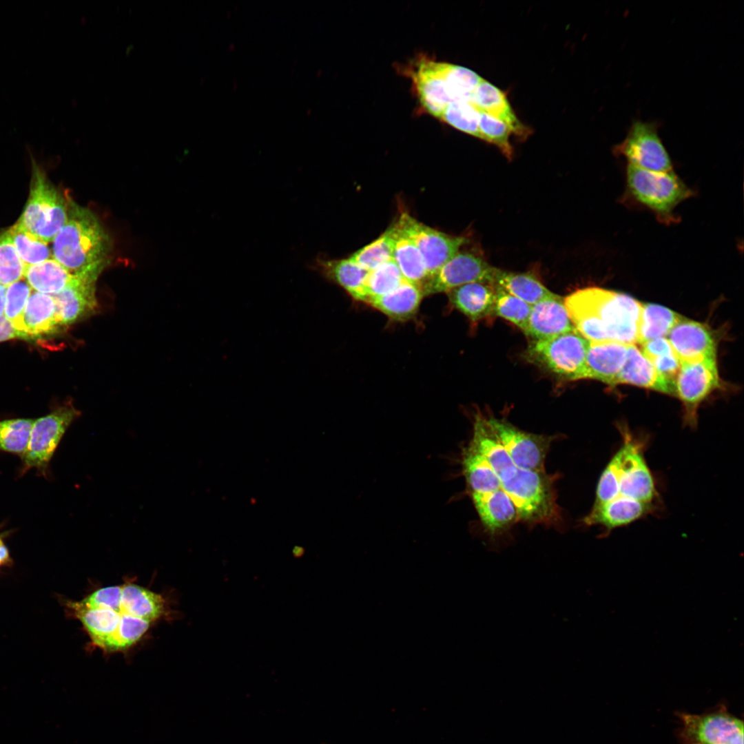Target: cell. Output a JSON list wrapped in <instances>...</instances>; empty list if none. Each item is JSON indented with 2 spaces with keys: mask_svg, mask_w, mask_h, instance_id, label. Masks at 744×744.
Here are the masks:
<instances>
[{
  "mask_svg": "<svg viewBox=\"0 0 744 744\" xmlns=\"http://www.w3.org/2000/svg\"><path fill=\"white\" fill-rule=\"evenodd\" d=\"M65 606L81 623L90 645L106 654L130 650L170 612L162 595L131 579L100 588L80 601H66Z\"/></svg>",
  "mask_w": 744,
  "mask_h": 744,
  "instance_id": "1",
  "label": "cell"
},
{
  "mask_svg": "<svg viewBox=\"0 0 744 744\" xmlns=\"http://www.w3.org/2000/svg\"><path fill=\"white\" fill-rule=\"evenodd\" d=\"M621 444L601 473L595 499L584 518L588 526L599 525L605 535L655 510L659 493L646 462V440L628 425L618 423Z\"/></svg>",
  "mask_w": 744,
  "mask_h": 744,
  "instance_id": "2",
  "label": "cell"
},
{
  "mask_svg": "<svg viewBox=\"0 0 744 744\" xmlns=\"http://www.w3.org/2000/svg\"><path fill=\"white\" fill-rule=\"evenodd\" d=\"M470 442L499 477L502 488L515 505L518 520L533 525H557L561 519L555 488L557 475L517 466L482 419L474 420Z\"/></svg>",
  "mask_w": 744,
  "mask_h": 744,
  "instance_id": "3",
  "label": "cell"
},
{
  "mask_svg": "<svg viewBox=\"0 0 744 744\" xmlns=\"http://www.w3.org/2000/svg\"><path fill=\"white\" fill-rule=\"evenodd\" d=\"M564 304L575 328L590 342L637 344L642 303L632 297L590 287L568 295Z\"/></svg>",
  "mask_w": 744,
  "mask_h": 744,
  "instance_id": "4",
  "label": "cell"
},
{
  "mask_svg": "<svg viewBox=\"0 0 744 744\" xmlns=\"http://www.w3.org/2000/svg\"><path fill=\"white\" fill-rule=\"evenodd\" d=\"M67 200V220L52 242V258L72 276L96 282L110 262L111 238L90 209Z\"/></svg>",
  "mask_w": 744,
  "mask_h": 744,
  "instance_id": "5",
  "label": "cell"
},
{
  "mask_svg": "<svg viewBox=\"0 0 744 744\" xmlns=\"http://www.w3.org/2000/svg\"><path fill=\"white\" fill-rule=\"evenodd\" d=\"M626 188L637 203L652 211L662 223L677 221L674 210L679 204L694 196L672 171L654 172L630 164L626 169Z\"/></svg>",
  "mask_w": 744,
  "mask_h": 744,
  "instance_id": "6",
  "label": "cell"
},
{
  "mask_svg": "<svg viewBox=\"0 0 744 744\" xmlns=\"http://www.w3.org/2000/svg\"><path fill=\"white\" fill-rule=\"evenodd\" d=\"M30 194L18 220L25 229L47 242L53 241L67 220L68 200L32 161Z\"/></svg>",
  "mask_w": 744,
  "mask_h": 744,
  "instance_id": "7",
  "label": "cell"
},
{
  "mask_svg": "<svg viewBox=\"0 0 744 744\" xmlns=\"http://www.w3.org/2000/svg\"><path fill=\"white\" fill-rule=\"evenodd\" d=\"M589 341L576 329L556 337L532 341L526 354L530 360L568 380L586 379Z\"/></svg>",
  "mask_w": 744,
  "mask_h": 744,
  "instance_id": "8",
  "label": "cell"
},
{
  "mask_svg": "<svg viewBox=\"0 0 744 744\" xmlns=\"http://www.w3.org/2000/svg\"><path fill=\"white\" fill-rule=\"evenodd\" d=\"M81 415L72 402L56 408L50 413L34 420L27 448L21 457L23 474L35 468L46 475L49 463L63 435Z\"/></svg>",
  "mask_w": 744,
  "mask_h": 744,
  "instance_id": "9",
  "label": "cell"
},
{
  "mask_svg": "<svg viewBox=\"0 0 744 744\" xmlns=\"http://www.w3.org/2000/svg\"><path fill=\"white\" fill-rule=\"evenodd\" d=\"M681 744H743V721L720 708L701 714L681 713Z\"/></svg>",
  "mask_w": 744,
  "mask_h": 744,
  "instance_id": "10",
  "label": "cell"
},
{
  "mask_svg": "<svg viewBox=\"0 0 744 744\" xmlns=\"http://www.w3.org/2000/svg\"><path fill=\"white\" fill-rule=\"evenodd\" d=\"M490 431L515 464L524 469L545 472V459L555 436L527 433L505 420L484 417Z\"/></svg>",
  "mask_w": 744,
  "mask_h": 744,
  "instance_id": "11",
  "label": "cell"
},
{
  "mask_svg": "<svg viewBox=\"0 0 744 744\" xmlns=\"http://www.w3.org/2000/svg\"><path fill=\"white\" fill-rule=\"evenodd\" d=\"M720 386L716 359L681 362L676 380V396L683 405L685 424L691 428L696 426L699 406Z\"/></svg>",
  "mask_w": 744,
  "mask_h": 744,
  "instance_id": "12",
  "label": "cell"
},
{
  "mask_svg": "<svg viewBox=\"0 0 744 744\" xmlns=\"http://www.w3.org/2000/svg\"><path fill=\"white\" fill-rule=\"evenodd\" d=\"M654 122L634 121L624 140L614 152L628 164L654 172L672 171L671 158L658 134Z\"/></svg>",
  "mask_w": 744,
  "mask_h": 744,
  "instance_id": "13",
  "label": "cell"
},
{
  "mask_svg": "<svg viewBox=\"0 0 744 744\" xmlns=\"http://www.w3.org/2000/svg\"><path fill=\"white\" fill-rule=\"evenodd\" d=\"M421 253L429 277L435 274L467 242L464 236H451L428 227L403 212L395 225Z\"/></svg>",
  "mask_w": 744,
  "mask_h": 744,
  "instance_id": "14",
  "label": "cell"
},
{
  "mask_svg": "<svg viewBox=\"0 0 744 744\" xmlns=\"http://www.w3.org/2000/svg\"><path fill=\"white\" fill-rule=\"evenodd\" d=\"M495 269L474 254L459 251L428 278L422 289L424 295L428 296L448 293L471 282H483L492 285Z\"/></svg>",
  "mask_w": 744,
  "mask_h": 744,
  "instance_id": "15",
  "label": "cell"
},
{
  "mask_svg": "<svg viewBox=\"0 0 744 744\" xmlns=\"http://www.w3.org/2000/svg\"><path fill=\"white\" fill-rule=\"evenodd\" d=\"M666 338L681 362L716 359V336L705 323L683 317Z\"/></svg>",
  "mask_w": 744,
  "mask_h": 744,
  "instance_id": "16",
  "label": "cell"
},
{
  "mask_svg": "<svg viewBox=\"0 0 744 744\" xmlns=\"http://www.w3.org/2000/svg\"><path fill=\"white\" fill-rule=\"evenodd\" d=\"M575 329L558 295L531 306L525 331L532 341L548 340Z\"/></svg>",
  "mask_w": 744,
  "mask_h": 744,
  "instance_id": "17",
  "label": "cell"
},
{
  "mask_svg": "<svg viewBox=\"0 0 744 744\" xmlns=\"http://www.w3.org/2000/svg\"><path fill=\"white\" fill-rule=\"evenodd\" d=\"M96 282L74 277L61 292L52 295L61 327L71 325L93 314L97 309Z\"/></svg>",
  "mask_w": 744,
  "mask_h": 744,
  "instance_id": "18",
  "label": "cell"
},
{
  "mask_svg": "<svg viewBox=\"0 0 744 744\" xmlns=\"http://www.w3.org/2000/svg\"><path fill=\"white\" fill-rule=\"evenodd\" d=\"M420 104L431 115L440 118L453 102L444 79L440 62L423 61L413 75Z\"/></svg>",
  "mask_w": 744,
  "mask_h": 744,
  "instance_id": "19",
  "label": "cell"
},
{
  "mask_svg": "<svg viewBox=\"0 0 744 744\" xmlns=\"http://www.w3.org/2000/svg\"><path fill=\"white\" fill-rule=\"evenodd\" d=\"M628 345L617 342H590L586 359V379H594L610 386L616 380L627 358Z\"/></svg>",
  "mask_w": 744,
  "mask_h": 744,
  "instance_id": "20",
  "label": "cell"
},
{
  "mask_svg": "<svg viewBox=\"0 0 744 744\" xmlns=\"http://www.w3.org/2000/svg\"><path fill=\"white\" fill-rule=\"evenodd\" d=\"M471 497L484 527L491 536L502 534L518 520L515 505L502 488Z\"/></svg>",
  "mask_w": 744,
  "mask_h": 744,
  "instance_id": "21",
  "label": "cell"
},
{
  "mask_svg": "<svg viewBox=\"0 0 744 744\" xmlns=\"http://www.w3.org/2000/svg\"><path fill=\"white\" fill-rule=\"evenodd\" d=\"M447 293L450 304L473 322L494 315L496 289L490 283L471 282Z\"/></svg>",
  "mask_w": 744,
  "mask_h": 744,
  "instance_id": "22",
  "label": "cell"
},
{
  "mask_svg": "<svg viewBox=\"0 0 744 744\" xmlns=\"http://www.w3.org/2000/svg\"><path fill=\"white\" fill-rule=\"evenodd\" d=\"M310 267L327 280L342 287L353 299L364 302V283L369 271L349 258L328 259L319 256L313 260Z\"/></svg>",
  "mask_w": 744,
  "mask_h": 744,
  "instance_id": "23",
  "label": "cell"
},
{
  "mask_svg": "<svg viewBox=\"0 0 744 744\" xmlns=\"http://www.w3.org/2000/svg\"><path fill=\"white\" fill-rule=\"evenodd\" d=\"M425 296L421 287L404 280L393 291L369 298L365 303L395 322L412 319Z\"/></svg>",
  "mask_w": 744,
  "mask_h": 744,
  "instance_id": "24",
  "label": "cell"
},
{
  "mask_svg": "<svg viewBox=\"0 0 744 744\" xmlns=\"http://www.w3.org/2000/svg\"><path fill=\"white\" fill-rule=\"evenodd\" d=\"M621 384L676 396L675 391L659 375L652 362L634 344L628 345L626 360L616 380V385Z\"/></svg>",
  "mask_w": 744,
  "mask_h": 744,
  "instance_id": "25",
  "label": "cell"
},
{
  "mask_svg": "<svg viewBox=\"0 0 744 744\" xmlns=\"http://www.w3.org/2000/svg\"><path fill=\"white\" fill-rule=\"evenodd\" d=\"M479 112L506 123L513 133L526 136L529 130L517 118L506 94L488 81L482 79L469 101Z\"/></svg>",
  "mask_w": 744,
  "mask_h": 744,
  "instance_id": "26",
  "label": "cell"
},
{
  "mask_svg": "<svg viewBox=\"0 0 744 744\" xmlns=\"http://www.w3.org/2000/svg\"><path fill=\"white\" fill-rule=\"evenodd\" d=\"M23 322L30 340L54 333L61 327L56 314V304L52 295L32 292L26 303Z\"/></svg>",
  "mask_w": 744,
  "mask_h": 744,
  "instance_id": "27",
  "label": "cell"
},
{
  "mask_svg": "<svg viewBox=\"0 0 744 744\" xmlns=\"http://www.w3.org/2000/svg\"><path fill=\"white\" fill-rule=\"evenodd\" d=\"M389 229L393 238V260L405 280L422 288L429 276L421 253L395 225Z\"/></svg>",
  "mask_w": 744,
  "mask_h": 744,
  "instance_id": "28",
  "label": "cell"
},
{
  "mask_svg": "<svg viewBox=\"0 0 744 744\" xmlns=\"http://www.w3.org/2000/svg\"><path fill=\"white\" fill-rule=\"evenodd\" d=\"M492 285L530 305L557 295L528 273L510 272L496 268Z\"/></svg>",
  "mask_w": 744,
  "mask_h": 744,
  "instance_id": "29",
  "label": "cell"
},
{
  "mask_svg": "<svg viewBox=\"0 0 744 744\" xmlns=\"http://www.w3.org/2000/svg\"><path fill=\"white\" fill-rule=\"evenodd\" d=\"M462 464L471 495L502 488L500 480L491 466L471 442L462 451Z\"/></svg>",
  "mask_w": 744,
  "mask_h": 744,
  "instance_id": "30",
  "label": "cell"
},
{
  "mask_svg": "<svg viewBox=\"0 0 744 744\" xmlns=\"http://www.w3.org/2000/svg\"><path fill=\"white\" fill-rule=\"evenodd\" d=\"M23 278L34 291L53 295L66 288L74 276L53 258L25 267Z\"/></svg>",
  "mask_w": 744,
  "mask_h": 744,
  "instance_id": "31",
  "label": "cell"
},
{
  "mask_svg": "<svg viewBox=\"0 0 744 744\" xmlns=\"http://www.w3.org/2000/svg\"><path fill=\"white\" fill-rule=\"evenodd\" d=\"M683 316L665 307L641 304L637 344L659 338H665L672 327Z\"/></svg>",
  "mask_w": 744,
  "mask_h": 744,
  "instance_id": "32",
  "label": "cell"
},
{
  "mask_svg": "<svg viewBox=\"0 0 744 744\" xmlns=\"http://www.w3.org/2000/svg\"><path fill=\"white\" fill-rule=\"evenodd\" d=\"M7 231L25 267L34 265L52 258V249L48 242L28 231L19 223L17 222Z\"/></svg>",
  "mask_w": 744,
  "mask_h": 744,
  "instance_id": "33",
  "label": "cell"
},
{
  "mask_svg": "<svg viewBox=\"0 0 744 744\" xmlns=\"http://www.w3.org/2000/svg\"><path fill=\"white\" fill-rule=\"evenodd\" d=\"M440 67L453 101H470L482 78L473 70L463 66L440 62Z\"/></svg>",
  "mask_w": 744,
  "mask_h": 744,
  "instance_id": "34",
  "label": "cell"
},
{
  "mask_svg": "<svg viewBox=\"0 0 744 744\" xmlns=\"http://www.w3.org/2000/svg\"><path fill=\"white\" fill-rule=\"evenodd\" d=\"M393 260L386 262L369 271L364 283L365 302L369 298L387 294L397 288L404 281Z\"/></svg>",
  "mask_w": 744,
  "mask_h": 744,
  "instance_id": "35",
  "label": "cell"
},
{
  "mask_svg": "<svg viewBox=\"0 0 744 744\" xmlns=\"http://www.w3.org/2000/svg\"><path fill=\"white\" fill-rule=\"evenodd\" d=\"M32 289L25 279H21L6 287L3 316L21 335L23 340H30L25 333L23 315Z\"/></svg>",
  "mask_w": 744,
  "mask_h": 744,
  "instance_id": "36",
  "label": "cell"
},
{
  "mask_svg": "<svg viewBox=\"0 0 744 744\" xmlns=\"http://www.w3.org/2000/svg\"><path fill=\"white\" fill-rule=\"evenodd\" d=\"M33 422L26 418L0 421V451L22 457L29 442Z\"/></svg>",
  "mask_w": 744,
  "mask_h": 744,
  "instance_id": "37",
  "label": "cell"
},
{
  "mask_svg": "<svg viewBox=\"0 0 744 744\" xmlns=\"http://www.w3.org/2000/svg\"><path fill=\"white\" fill-rule=\"evenodd\" d=\"M349 259L369 271L393 260V238L390 229L353 253Z\"/></svg>",
  "mask_w": 744,
  "mask_h": 744,
  "instance_id": "38",
  "label": "cell"
},
{
  "mask_svg": "<svg viewBox=\"0 0 744 744\" xmlns=\"http://www.w3.org/2000/svg\"><path fill=\"white\" fill-rule=\"evenodd\" d=\"M439 118L462 132L480 138L479 112L469 101L450 103Z\"/></svg>",
  "mask_w": 744,
  "mask_h": 744,
  "instance_id": "39",
  "label": "cell"
},
{
  "mask_svg": "<svg viewBox=\"0 0 744 744\" xmlns=\"http://www.w3.org/2000/svg\"><path fill=\"white\" fill-rule=\"evenodd\" d=\"M25 267L7 229H0V284L8 287L22 279Z\"/></svg>",
  "mask_w": 744,
  "mask_h": 744,
  "instance_id": "40",
  "label": "cell"
},
{
  "mask_svg": "<svg viewBox=\"0 0 744 744\" xmlns=\"http://www.w3.org/2000/svg\"><path fill=\"white\" fill-rule=\"evenodd\" d=\"M531 306L514 296L496 289L494 315L510 321L524 332L526 328Z\"/></svg>",
  "mask_w": 744,
  "mask_h": 744,
  "instance_id": "41",
  "label": "cell"
},
{
  "mask_svg": "<svg viewBox=\"0 0 744 744\" xmlns=\"http://www.w3.org/2000/svg\"><path fill=\"white\" fill-rule=\"evenodd\" d=\"M479 132L480 139L496 145L508 158L513 156L509 141L512 130L506 123L479 112Z\"/></svg>",
  "mask_w": 744,
  "mask_h": 744,
  "instance_id": "42",
  "label": "cell"
},
{
  "mask_svg": "<svg viewBox=\"0 0 744 744\" xmlns=\"http://www.w3.org/2000/svg\"><path fill=\"white\" fill-rule=\"evenodd\" d=\"M642 353L649 359L674 353L666 338H656L641 344Z\"/></svg>",
  "mask_w": 744,
  "mask_h": 744,
  "instance_id": "43",
  "label": "cell"
},
{
  "mask_svg": "<svg viewBox=\"0 0 744 744\" xmlns=\"http://www.w3.org/2000/svg\"><path fill=\"white\" fill-rule=\"evenodd\" d=\"M15 338L23 337L3 316L0 317V342Z\"/></svg>",
  "mask_w": 744,
  "mask_h": 744,
  "instance_id": "44",
  "label": "cell"
},
{
  "mask_svg": "<svg viewBox=\"0 0 744 744\" xmlns=\"http://www.w3.org/2000/svg\"><path fill=\"white\" fill-rule=\"evenodd\" d=\"M10 560L8 550L0 538V566L6 564Z\"/></svg>",
  "mask_w": 744,
  "mask_h": 744,
  "instance_id": "45",
  "label": "cell"
},
{
  "mask_svg": "<svg viewBox=\"0 0 744 744\" xmlns=\"http://www.w3.org/2000/svg\"><path fill=\"white\" fill-rule=\"evenodd\" d=\"M6 287L0 284V317L3 316Z\"/></svg>",
  "mask_w": 744,
  "mask_h": 744,
  "instance_id": "46",
  "label": "cell"
}]
</instances>
